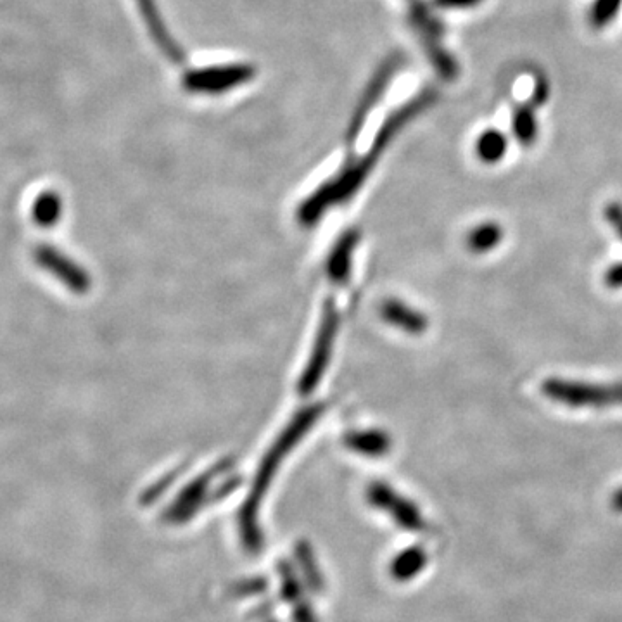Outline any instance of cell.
<instances>
[{
    "mask_svg": "<svg viewBox=\"0 0 622 622\" xmlns=\"http://www.w3.org/2000/svg\"><path fill=\"white\" fill-rule=\"evenodd\" d=\"M436 101H438V92L434 89H426L422 90L419 96L413 97L412 101L405 102L401 108L394 109L393 113L388 116V120L384 121L369 154L362 161H358L355 166L348 168L341 177L337 178L336 182L325 185L322 192L313 197V204L318 206L324 201L344 197L351 191H355L356 187L362 184L363 178L367 177V173L374 168L375 161L379 159L382 151L388 147L389 142L400 134L407 123H410L413 118H417L420 113H424L426 109L431 108Z\"/></svg>",
    "mask_w": 622,
    "mask_h": 622,
    "instance_id": "1",
    "label": "cell"
},
{
    "mask_svg": "<svg viewBox=\"0 0 622 622\" xmlns=\"http://www.w3.org/2000/svg\"><path fill=\"white\" fill-rule=\"evenodd\" d=\"M407 7L408 21L419 35L434 70L445 80H455L458 77L457 59L446 51L445 45L441 42L445 37V25L438 20L436 14L432 13L431 6L426 0H407Z\"/></svg>",
    "mask_w": 622,
    "mask_h": 622,
    "instance_id": "2",
    "label": "cell"
},
{
    "mask_svg": "<svg viewBox=\"0 0 622 622\" xmlns=\"http://www.w3.org/2000/svg\"><path fill=\"white\" fill-rule=\"evenodd\" d=\"M541 391L548 400L571 408L622 407V382L591 384L569 379H546Z\"/></svg>",
    "mask_w": 622,
    "mask_h": 622,
    "instance_id": "3",
    "label": "cell"
},
{
    "mask_svg": "<svg viewBox=\"0 0 622 622\" xmlns=\"http://www.w3.org/2000/svg\"><path fill=\"white\" fill-rule=\"evenodd\" d=\"M256 77L253 64H216L189 70L184 75V89L191 94L220 96L229 90L239 89Z\"/></svg>",
    "mask_w": 622,
    "mask_h": 622,
    "instance_id": "4",
    "label": "cell"
},
{
    "mask_svg": "<svg viewBox=\"0 0 622 622\" xmlns=\"http://www.w3.org/2000/svg\"><path fill=\"white\" fill-rule=\"evenodd\" d=\"M405 64V54L394 52L393 56H389L384 63L375 71L374 78L370 80L367 89L363 92L362 99L355 108V113L351 116L350 127L346 140L348 144H355L356 137L362 132L365 121L369 118L370 111L381 102L384 92L389 89V85L396 77V73L401 70V66Z\"/></svg>",
    "mask_w": 622,
    "mask_h": 622,
    "instance_id": "5",
    "label": "cell"
},
{
    "mask_svg": "<svg viewBox=\"0 0 622 622\" xmlns=\"http://www.w3.org/2000/svg\"><path fill=\"white\" fill-rule=\"evenodd\" d=\"M135 4L139 7L140 16L146 25L147 32L151 35V39L161 54L173 64H185L187 54L168 30V25L163 20V14L159 11L158 2L156 0H135Z\"/></svg>",
    "mask_w": 622,
    "mask_h": 622,
    "instance_id": "6",
    "label": "cell"
},
{
    "mask_svg": "<svg viewBox=\"0 0 622 622\" xmlns=\"http://www.w3.org/2000/svg\"><path fill=\"white\" fill-rule=\"evenodd\" d=\"M550 97V85L545 78L541 77L534 83L531 99L522 104L521 108L515 109L512 118V128H514L515 139L519 140L522 146H533L538 139V120H536V109H540Z\"/></svg>",
    "mask_w": 622,
    "mask_h": 622,
    "instance_id": "7",
    "label": "cell"
},
{
    "mask_svg": "<svg viewBox=\"0 0 622 622\" xmlns=\"http://www.w3.org/2000/svg\"><path fill=\"white\" fill-rule=\"evenodd\" d=\"M507 149V137L498 130H486L476 144L477 156L488 165H495L498 161H502L507 154Z\"/></svg>",
    "mask_w": 622,
    "mask_h": 622,
    "instance_id": "8",
    "label": "cell"
},
{
    "mask_svg": "<svg viewBox=\"0 0 622 622\" xmlns=\"http://www.w3.org/2000/svg\"><path fill=\"white\" fill-rule=\"evenodd\" d=\"M502 239L503 229L498 223H483L469 235V248L476 253H488L496 248Z\"/></svg>",
    "mask_w": 622,
    "mask_h": 622,
    "instance_id": "9",
    "label": "cell"
},
{
    "mask_svg": "<svg viewBox=\"0 0 622 622\" xmlns=\"http://www.w3.org/2000/svg\"><path fill=\"white\" fill-rule=\"evenodd\" d=\"M621 7L622 0H593V4H591L590 7V14H588L591 28L603 30L605 26L610 25L612 21L616 20L617 14L621 11Z\"/></svg>",
    "mask_w": 622,
    "mask_h": 622,
    "instance_id": "10",
    "label": "cell"
},
{
    "mask_svg": "<svg viewBox=\"0 0 622 622\" xmlns=\"http://www.w3.org/2000/svg\"><path fill=\"white\" fill-rule=\"evenodd\" d=\"M605 218L612 225V229L616 230L622 239V204H607L605 208Z\"/></svg>",
    "mask_w": 622,
    "mask_h": 622,
    "instance_id": "11",
    "label": "cell"
},
{
    "mask_svg": "<svg viewBox=\"0 0 622 622\" xmlns=\"http://www.w3.org/2000/svg\"><path fill=\"white\" fill-rule=\"evenodd\" d=\"M483 0H432L434 6L439 9H470L481 4Z\"/></svg>",
    "mask_w": 622,
    "mask_h": 622,
    "instance_id": "12",
    "label": "cell"
},
{
    "mask_svg": "<svg viewBox=\"0 0 622 622\" xmlns=\"http://www.w3.org/2000/svg\"><path fill=\"white\" fill-rule=\"evenodd\" d=\"M612 507L622 512V489H619L616 495H614V498H612Z\"/></svg>",
    "mask_w": 622,
    "mask_h": 622,
    "instance_id": "13",
    "label": "cell"
}]
</instances>
